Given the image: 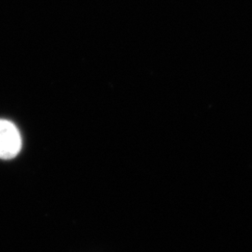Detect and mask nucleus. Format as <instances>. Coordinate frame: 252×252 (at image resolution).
<instances>
[{
	"mask_svg": "<svg viewBox=\"0 0 252 252\" xmlns=\"http://www.w3.org/2000/svg\"><path fill=\"white\" fill-rule=\"evenodd\" d=\"M21 149L22 136L18 128L8 120H0V159H13Z\"/></svg>",
	"mask_w": 252,
	"mask_h": 252,
	"instance_id": "nucleus-1",
	"label": "nucleus"
}]
</instances>
